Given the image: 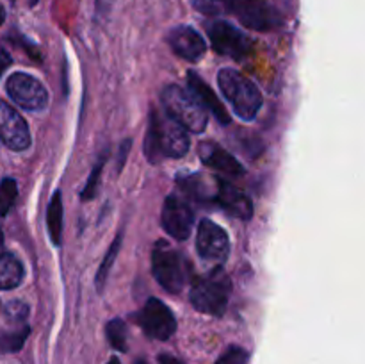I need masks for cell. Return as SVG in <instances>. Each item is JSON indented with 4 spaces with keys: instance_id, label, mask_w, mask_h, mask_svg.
<instances>
[{
    "instance_id": "1",
    "label": "cell",
    "mask_w": 365,
    "mask_h": 364,
    "mask_svg": "<svg viewBox=\"0 0 365 364\" xmlns=\"http://www.w3.org/2000/svg\"><path fill=\"white\" fill-rule=\"evenodd\" d=\"M191 146L187 131L173 120L166 111L152 109L145 136V156L152 164H159L164 157L180 159Z\"/></svg>"
},
{
    "instance_id": "2",
    "label": "cell",
    "mask_w": 365,
    "mask_h": 364,
    "mask_svg": "<svg viewBox=\"0 0 365 364\" xmlns=\"http://www.w3.org/2000/svg\"><path fill=\"white\" fill-rule=\"evenodd\" d=\"M196 11L207 16L232 14L245 27L267 32L282 25V16L266 0H192Z\"/></svg>"
},
{
    "instance_id": "3",
    "label": "cell",
    "mask_w": 365,
    "mask_h": 364,
    "mask_svg": "<svg viewBox=\"0 0 365 364\" xmlns=\"http://www.w3.org/2000/svg\"><path fill=\"white\" fill-rule=\"evenodd\" d=\"M217 84H220V89L223 91L225 98L230 102L235 114L241 120H255L260 107H262L264 98L260 89L248 77L239 74L237 70H232V68H223L217 74Z\"/></svg>"
},
{
    "instance_id": "4",
    "label": "cell",
    "mask_w": 365,
    "mask_h": 364,
    "mask_svg": "<svg viewBox=\"0 0 365 364\" xmlns=\"http://www.w3.org/2000/svg\"><path fill=\"white\" fill-rule=\"evenodd\" d=\"M232 295V280L220 266L196 278L191 288L192 307L203 314L223 316Z\"/></svg>"
},
{
    "instance_id": "5",
    "label": "cell",
    "mask_w": 365,
    "mask_h": 364,
    "mask_svg": "<svg viewBox=\"0 0 365 364\" xmlns=\"http://www.w3.org/2000/svg\"><path fill=\"white\" fill-rule=\"evenodd\" d=\"M160 100H163L164 111L177 123H180L185 131L195 132V134L205 131L209 114H207V109L198 102L195 95L185 91L180 86L171 84L163 89Z\"/></svg>"
},
{
    "instance_id": "6",
    "label": "cell",
    "mask_w": 365,
    "mask_h": 364,
    "mask_svg": "<svg viewBox=\"0 0 365 364\" xmlns=\"http://www.w3.org/2000/svg\"><path fill=\"white\" fill-rule=\"evenodd\" d=\"M152 271L160 288L173 295H178L191 277V266L187 259L177 248L164 241L157 243L153 248Z\"/></svg>"
},
{
    "instance_id": "7",
    "label": "cell",
    "mask_w": 365,
    "mask_h": 364,
    "mask_svg": "<svg viewBox=\"0 0 365 364\" xmlns=\"http://www.w3.org/2000/svg\"><path fill=\"white\" fill-rule=\"evenodd\" d=\"M210 45L221 56H228L232 59H245L250 56L253 43L242 31L235 25L225 20H214L207 25Z\"/></svg>"
},
{
    "instance_id": "8",
    "label": "cell",
    "mask_w": 365,
    "mask_h": 364,
    "mask_svg": "<svg viewBox=\"0 0 365 364\" xmlns=\"http://www.w3.org/2000/svg\"><path fill=\"white\" fill-rule=\"evenodd\" d=\"M6 89L7 95L27 111H43L48 106V91L43 82L24 71L11 75L6 82Z\"/></svg>"
},
{
    "instance_id": "9",
    "label": "cell",
    "mask_w": 365,
    "mask_h": 364,
    "mask_svg": "<svg viewBox=\"0 0 365 364\" xmlns=\"http://www.w3.org/2000/svg\"><path fill=\"white\" fill-rule=\"evenodd\" d=\"M196 250L205 263L221 266L230 253V239L220 225L205 218L198 225Z\"/></svg>"
},
{
    "instance_id": "10",
    "label": "cell",
    "mask_w": 365,
    "mask_h": 364,
    "mask_svg": "<svg viewBox=\"0 0 365 364\" xmlns=\"http://www.w3.org/2000/svg\"><path fill=\"white\" fill-rule=\"evenodd\" d=\"M139 325L152 339L166 341L177 330V320L170 307L159 298H150L139 314Z\"/></svg>"
},
{
    "instance_id": "11",
    "label": "cell",
    "mask_w": 365,
    "mask_h": 364,
    "mask_svg": "<svg viewBox=\"0 0 365 364\" xmlns=\"http://www.w3.org/2000/svg\"><path fill=\"white\" fill-rule=\"evenodd\" d=\"M163 227L171 238L184 241L191 236L195 225V213L187 200L178 195H170L163 206Z\"/></svg>"
},
{
    "instance_id": "12",
    "label": "cell",
    "mask_w": 365,
    "mask_h": 364,
    "mask_svg": "<svg viewBox=\"0 0 365 364\" xmlns=\"http://www.w3.org/2000/svg\"><path fill=\"white\" fill-rule=\"evenodd\" d=\"M0 141L11 150H27L31 146V131L27 121L14 107L0 100Z\"/></svg>"
},
{
    "instance_id": "13",
    "label": "cell",
    "mask_w": 365,
    "mask_h": 364,
    "mask_svg": "<svg viewBox=\"0 0 365 364\" xmlns=\"http://www.w3.org/2000/svg\"><path fill=\"white\" fill-rule=\"evenodd\" d=\"M168 43L178 57L189 61V63H196L207 52L205 39L189 25H178V27L171 29L168 34Z\"/></svg>"
},
{
    "instance_id": "14",
    "label": "cell",
    "mask_w": 365,
    "mask_h": 364,
    "mask_svg": "<svg viewBox=\"0 0 365 364\" xmlns=\"http://www.w3.org/2000/svg\"><path fill=\"white\" fill-rule=\"evenodd\" d=\"M212 202L239 220H250L253 216L252 200L241 189L223 178H216V193H214Z\"/></svg>"
},
{
    "instance_id": "15",
    "label": "cell",
    "mask_w": 365,
    "mask_h": 364,
    "mask_svg": "<svg viewBox=\"0 0 365 364\" xmlns=\"http://www.w3.org/2000/svg\"><path fill=\"white\" fill-rule=\"evenodd\" d=\"M198 153L203 164H207L212 170L221 171L227 177H241V175H245V168L241 166V163L217 143L202 141L198 145Z\"/></svg>"
},
{
    "instance_id": "16",
    "label": "cell",
    "mask_w": 365,
    "mask_h": 364,
    "mask_svg": "<svg viewBox=\"0 0 365 364\" xmlns=\"http://www.w3.org/2000/svg\"><path fill=\"white\" fill-rule=\"evenodd\" d=\"M187 81H189V86H191V89H192V95L198 98V102L202 103L207 111H210V113H212V116L216 118L221 125L230 123L232 121L230 114H228V111L225 109L223 102L217 98L216 93H214L212 89L205 84V81H203L198 74H195V71H189Z\"/></svg>"
},
{
    "instance_id": "17",
    "label": "cell",
    "mask_w": 365,
    "mask_h": 364,
    "mask_svg": "<svg viewBox=\"0 0 365 364\" xmlns=\"http://www.w3.org/2000/svg\"><path fill=\"white\" fill-rule=\"evenodd\" d=\"M24 266L13 253H0V291L18 288L24 280Z\"/></svg>"
},
{
    "instance_id": "18",
    "label": "cell",
    "mask_w": 365,
    "mask_h": 364,
    "mask_svg": "<svg viewBox=\"0 0 365 364\" xmlns=\"http://www.w3.org/2000/svg\"><path fill=\"white\" fill-rule=\"evenodd\" d=\"M46 225H48L50 239L56 246L61 245V236H63V200H61V193H53L52 200L48 203V211H46Z\"/></svg>"
},
{
    "instance_id": "19",
    "label": "cell",
    "mask_w": 365,
    "mask_h": 364,
    "mask_svg": "<svg viewBox=\"0 0 365 364\" xmlns=\"http://www.w3.org/2000/svg\"><path fill=\"white\" fill-rule=\"evenodd\" d=\"M120 248H121V234H118L116 239H114V241H113V245H110L109 250H107V253H106V257H103L102 264H100L98 271H96L95 284H96V288L100 289V291H102L103 285H106L107 277H109L110 268H113L114 261H116Z\"/></svg>"
},
{
    "instance_id": "20",
    "label": "cell",
    "mask_w": 365,
    "mask_h": 364,
    "mask_svg": "<svg viewBox=\"0 0 365 364\" xmlns=\"http://www.w3.org/2000/svg\"><path fill=\"white\" fill-rule=\"evenodd\" d=\"M107 341L110 343L114 350L118 352H127V327H125L123 320L120 318H114L107 323L106 327Z\"/></svg>"
},
{
    "instance_id": "21",
    "label": "cell",
    "mask_w": 365,
    "mask_h": 364,
    "mask_svg": "<svg viewBox=\"0 0 365 364\" xmlns=\"http://www.w3.org/2000/svg\"><path fill=\"white\" fill-rule=\"evenodd\" d=\"M18 196V186L14 178H2L0 181V216H6L14 206Z\"/></svg>"
},
{
    "instance_id": "22",
    "label": "cell",
    "mask_w": 365,
    "mask_h": 364,
    "mask_svg": "<svg viewBox=\"0 0 365 364\" xmlns=\"http://www.w3.org/2000/svg\"><path fill=\"white\" fill-rule=\"evenodd\" d=\"M106 161H107V152H103L102 156H100L98 163H96L95 168H93L91 175H89L88 184H86V188L82 189V193H81V198L84 200V202L91 200L93 196H96V193H98L100 177H102V171H103V166H106Z\"/></svg>"
},
{
    "instance_id": "23",
    "label": "cell",
    "mask_w": 365,
    "mask_h": 364,
    "mask_svg": "<svg viewBox=\"0 0 365 364\" xmlns=\"http://www.w3.org/2000/svg\"><path fill=\"white\" fill-rule=\"evenodd\" d=\"M29 335V327L20 328L16 332H9V334L0 335V352H18L24 346L25 339Z\"/></svg>"
},
{
    "instance_id": "24",
    "label": "cell",
    "mask_w": 365,
    "mask_h": 364,
    "mask_svg": "<svg viewBox=\"0 0 365 364\" xmlns=\"http://www.w3.org/2000/svg\"><path fill=\"white\" fill-rule=\"evenodd\" d=\"M250 353L246 352L241 346H230L220 359L216 360V364H248Z\"/></svg>"
},
{
    "instance_id": "25",
    "label": "cell",
    "mask_w": 365,
    "mask_h": 364,
    "mask_svg": "<svg viewBox=\"0 0 365 364\" xmlns=\"http://www.w3.org/2000/svg\"><path fill=\"white\" fill-rule=\"evenodd\" d=\"M6 310L11 318H14V320H24V318L27 316V305H24V303L20 302L9 303V305L6 307Z\"/></svg>"
},
{
    "instance_id": "26",
    "label": "cell",
    "mask_w": 365,
    "mask_h": 364,
    "mask_svg": "<svg viewBox=\"0 0 365 364\" xmlns=\"http://www.w3.org/2000/svg\"><path fill=\"white\" fill-rule=\"evenodd\" d=\"M114 2H116V0H95L96 13H98L102 18H106L107 14H109L110 11H113Z\"/></svg>"
},
{
    "instance_id": "27",
    "label": "cell",
    "mask_w": 365,
    "mask_h": 364,
    "mask_svg": "<svg viewBox=\"0 0 365 364\" xmlns=\"http://www.w3.org/2000/svg\"><path fill=\"white\" fill-rule=\"evenodd\" d=\"M128 150H130V139H125V141L121 143L120 156H118V171H121V168H123L125 161H127Z\"/></svg>"
},
{
    "instance_id": "28",
    "label": "cell",
    "mask_w": 365,
    "mask_h": 364,
    "mask_svg": "<svg viewBox=\"0 0 365 364\" xmlns=\"http://www.w3.org/2000/svg\"><path fill=\"white\" fill-rule=\"evenodd\" d=\"M11 61H13V59H11L9 52H7V50L4 49V46H0V77H2L4 71H6L7 68H9Z\"/></svg>"
},
{
    "instance_id": "29",
    "label": "cell",
    "mask_w": 365,
    "mask_h": 364,
    "mask_svg": "<svg viewBox=\"0 0 365 364\" xmlns=\"http://www.w3.org/2000/svg\"><path fill=\"white\" fill-rule=\"evenodd\" d=\"M159 364H182V363L177 359V357L170 355V353H160Z\"/></svg>"
},
{
    "instance_id": "30",
    "label": "cell",
    "mask_w": 365,
    "mask_h": 364,
    "mask_svg": "<svg viewBox=\"0 0 365 364\" xmlns=\"http://www.w3.org/2000/svg\"><path fill=\"white\" fill-rule=\"evenodd\" d=\"M0 253H4V232L0 228Z\"/></svg>"
},
{
    "instance_id": "31",
    "label": "cell",
    "mask_w": 365,
    "mask_h": 364,
    "mask_svg": "<svg viewBox=\"0 0 365 364\" xmlns=\"http://www.w3.org/2000/svg\"><path fill=\"white\" fill-rule=\"evenodd\" d=\"M4 20H6V11H4V7H0V25L4 24Z\"/></svg>"
},
{
    "instance_id": "32",
    "label": "cell",
    "mask_w": 365,
    "mask_h": 364,
    "mask_svg": "<svg viewBox=\"0 0 365 364\" xmlns=\"http://www.w3.org/2000/svg\"><path fill=\"white\" fill-rule=\"evenodd\" d=\"M107 364H121V363H120V359H118V357H110L109 363H107Z\"/></svg>"
},
{
    "instance_id": "33",
    "label": "cell",
    "mask_w": 365,
    "mask_h": 364,
    "mask_svg": "<svg viewBox=\"0 0 365 364\" xmlns=\"http://www.w3.org/2000/svg\"><path fill=\"white\" fill-rule=\"evenodd\" d=\"M38 2H39V0H29V4H31V7H34Z\"/></svg>"
},
{
    "instance_id": "34",
    "label": "cell",
    "mask_w": 365,
    "mask_h": 364,
    "mask_svg": "<svg viewBox=\"0 0 365 364\" xmlns=\"http://www.w3.org/2000/svg\"><path fill=\"white\" fill-rule=\"evenodd\" d=\"M134 364H148V363H146V360H143V359H139V360H135Z\"/></svg>"
}]
</instances>
